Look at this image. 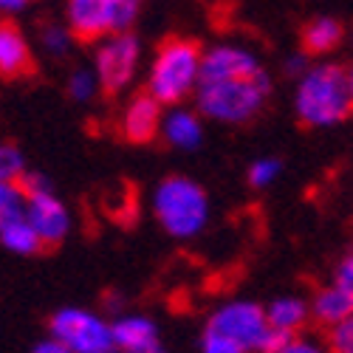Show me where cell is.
I'll use <instances>...</instances> for the list:
<instances>
[{
  "label": "cell",
  "instance_id": "obj_18",
  "mask_svg": "<svg viewBox=\"0 0 353 353\" xmlns=\"http://www.w3.org/2000/svg\"><path fill=\"white\" fill-rule=\"evenodd\" d=\"M26 172L23 153L14 144H0V184H17Z\"/></svg>",
  "mask_w": 353,
  "mask_h": 353
},
{
  "label": "cell",
  "instance_id": "obj_30",
  "mask_svg": "<svg viewBox=\"0 0 353 353\" xmlns=\"http://www.w3.org/2000/svg\"><path fill=\"white\" fill-rule=\"evenodd\" d=\"M347 88H350V99H353V65L347 68Z\"/></svg>",
  "mask_w": 353,
  "mask_h": 353
},
{
  "label": "cell",
  "instance_id": "obj_11",
  "mask_svg": "<svg viewBox=\"0 0 353 353\" xmlns=\"http://www.w3.org/2000/svg\"><path fill=\"white\" fill-rule=\"evenodd\" d=\"M161 105L150 97V94H141L136 99L128 102L125 113H122V133L128 141L133 144H144V141H150L159 128H161Z\"/></svg>",
  "mask_w": 353,
  "mask_h": 353
},
{
  "label": "cell",
  "instance_id": "obj_14",
  "mask_svg": "<svg viewBox=\"0 0 353 353\" xmlns=\"http://www.w3.org/2000/svg\"><path fill=\"white\" fill-rule=\"evenodd\" d=\"M311 316L316 322H322V325H339V322H345L347 316H353V294L342 291L339 285H328L316 291V297L311 300Z\"/></svg>",
  "mask_w": 353,
  "mask_h": 353
},
{
  "label": "cell",
  "instance_id": "obj_29",
  "mask_svg": "<svg viewBox=\"0 0 353 353\" xmlns=\"http://www.w3.org/2000/svg\"><path fill=\"white\" fill-rule=\"evenodd\" d=\"M28 0H0V12H20Z\"/></svg>",
  "mask_w": 353,
  "mask_h": 353
},
{
  "label": "cell",
  "instance_id": "obj_21",
  "mask_svg": "<svg viewBox=\"0 0 353 353\" xmlns=\"http://www.w3.org/2000/svg\"><path fill=\"white\" fill-rule=\"evenodd\" d=\"M71 37L74 34L63 26H46L40 32V43L51 57H63L68 51V46H71Z\"/></svg>",
  "mask_w": 353,
  "mask_h": 353
},
{
  "label": "cell",
  "instance_id": "obj_4",
  "mask_svg": "<svg viewBox=\"0 0 353 353\" xmlns=\"http://www.w3.org/2000/svg\"><path fill=\"white\" fill-rule=\"evenodd\" d=\"M153 212L172 238H195L210 221V198L192 179L170 175L153 192Z\"/></svg>",
  "mask_w": 353,
  "mask_h": 353
},
{
  "label": "cell",
  "instance_id": "obj_6",
  "mask_svg": "<svg viewBox=\"0 0 353 353\" xmlns=\"http://www.w3.org/2000/svg\"><path fill=\"white\" fill-rule=\"evenodd\" d=\"M141 0H68V32L79 40H105L130 32Z\"/></svg>",
  "mask_w": 353,
  "mask_h": 353
},
{
  "label": "cell",
  "instance_id": "obj_8",
  "mask_svg": "<svg viewBox=\"0 0 353 353\" xmlns=\"http://www.w3.org/2000/svg\"><path fill=\"white\" fill-rule=\"evenodd\" d=\"M139 57H141V46L136 40V34H130V32L110 34V37L99 40V48H97L99 88H105L110 94L128 88L139 68Z\"/></svg>",
  "mask_w": 353,
  "mask_h": 353
},
{
  "label": "cell",
  "instance_id": "obj_23",
  "mask_svg": "<svg viewBox=\"0 0 353 353\" xmlns=\"http://www.w3.org/2000/svg\"><path fill=\"white\" fill-rule=\"evenodd\" d=\"M201 353H246V350L238 342H232V339L207 328V334H203V339H201Z\"/></svg>",
  "mask_w": 353,
  "mask_h": 353
},
{
  "label": "cell",
  "instance_id": "obj_31",
  "mask_svg": "<svg viewBox=\"0 0 353 353\" xmlns=\"http://www.w3.org/2000/svg\"><path fill=\"white\" fill-rule=\"evenodd\" d=\"M339 353H353V345H350V347H345V350H339Z\"/></svg>",
  "mask_w": 353,
  "mask_h": 353
},
{
  "label": "cell",
  "instance_id": "obj_26",
  "mask_svg": "<svg viewBox=\"0 0 353 353\" xmlns=\"http://www.w3.org/2000/svg\"><path fill=\"white\" fill-rule=\"evenodd\" d=\"M280 353H322V347L316 345V342H311V339H300V336H291L283 347H280Z\"/></svg>",
  "mask_w": 353,
  "mask_h": 353
},
{
  "label": "cell",
  "instance_id": "obj_1",
  "mask_svg": "<svg viewBox=\"0 0 353 353\" xmlns=\"http://www.w3.org/2000/svg\"><path fill=\"white\" fill-rule=\"evenodd\" d=\"M272 94V79L243 46H215L203 54L195 102L215 122L241 125L263 110Z\"/></svg>",
  "mask_w": 353,
  "mask_h": 353
},
{
  "label": "cell",
  "instance_id": "obj_3",
  "mask_svg": "<svg viewBox=\"0 0 353 353\" xmlns=\"http://www.w3.org/2000/svg\"><path fill=\"white\" fill-rule=\"evenodd\" d=\"M203 54L190 40H167L150 65V79H147V94L159 105H179L190 94H195L198 77H201Z\"/></svg>",
  "mask_w": 353,
  "mask_h": 353
},
{
  "label": "cell",
  "instance_id": "obj_5",
  "mask_svg": "<svg viewBox=\"0 0 353 353\" xmlns=\"http://www.w3.org/2000/svg\"><path fill=\"white\" fill-rule=\"evenodd\" d=\"M210 331L238 342L246 353H280V347L291 339L269 325L266 311L257 303H246V300L221 305L210 319Z\"/></svg>",
  "mask_w": 353,
  "mask_h": 353
},
{
  "label": "cell",
  "instance_id": "obj_27",
  "mask_svg": "<svg viewBox=\"0 0 353 353\" xmlns=\"http://www.w3.org/2000/svg\"><path fill=\"white\" fill-rule=\"evenodd\" d=\"M308 57L305 54H297V57H291V60L285 63V74H294V77H303L308 71Z\"/></svg>",
  "mask_w": 353,
  "mask_h": 353
},
{
  "label": "cell",
  "instance_id": "obj_16",
  "mask_svg": "<svg viewBox=\"0 0 353 353\" xmlns=\"http://www.w3.org/2000/svg\"><path fill=\"white\" fill-rule=\"evenodd\" d=\"M342 37H345V28L334 17H314L303 28L305 54H328V51H334L342 43Z\"/></svg>",
  "mask_w": 353,
  "mask_h": 353
},
{
  "label": "cell",
  "instance_id": "obj_2",
  "mask_svg": "<svg viewBox=\"0 0 353 353\" xmlns=\"http://www.w3.org/2000/svg\"><path fill=\"white\" fill-rule=\"evenodd\" d=\"M294 110H297L300 122L308 128H334L345 122L353 110L347 71L331 63L311 65L300 77Z\"/></svg>",
  "mask_w": 353,
  "mask_h": 353
},
{
  "label": "cell",
  "instance_id": "obj_22",
  "mask_svg": "<svg viewBox=\"0 0 353 353\" xmlns=\"http://www.w3.org/2000/svg\"><path fill=\"white\" fill-rule=\"evenodd\" d=\"M280 161L277 159H257L252 167H249V184L252 187H269L280 179Z\"/></svg>",
  "mask_w": 353,
  "mask_h": 353
},
{
  "label": "cell",
  "instance_id": "obj_15",
  "mask_svg": "<svg viewBox=\"0 0 353 353\" xmlns=\"http://www.w3.org/2000/svg\"><path fill=\"white\" fill-rule=\"evenodd\" d=\"M308 303L300 300V297H280L269 305L266 311V319H269V325L283 334V336H297V331L305 325V319H308Z\"/></svg>",
  "mask_w": 353,
  "mask_h": 353
},
{
  "label": "cell",
  "instance_id": "obj_19",
  "mask_svg": "<svg viewBox=\"0 0 353 353\" xmlns=\"http://www.w3.org/2000/svg\"><path fill=\"white\" fill-rule=\"evenodd\" d=\"M26 210V195L17 184H0V226L9 223L12 218L23 215Z\"/></svg>",
  "mask_w": 353,
  "mask_h": 353
},
{
  "label": "cell",
  "instance_id": "obj_10",
  "mask_svg": "<svg viewBox=\"0 0 353 353\" xmlns=\"http://www.w3.org/2000/svg\"><path fill=\"white\" fill-rule=\"evenodd\" d=\"M116 353H164L156 325L147 316H119L113 322Z\"/></svg>",
  "mask_w": 353,
  "mask_h": 353
},
{
  "label": "cell",
  "instance_id": "obj_9",
  "mask_svg": "<svg viewBox=\"0 0 353 353\" xmlns=\"http://www.w3.org/2000/svg\"><path fill=\"white\" fill-rule=\"evenodd\" d=\"M26 221L32 223V229L37 232V238L43 246L60 243L68 229H71V215L65 210V203L57 198L51 190L48 192H34L26 195V210H23Z\"/></svg>",
  "mask_w": 353,
  "mask_h": 353
},
{
  "label": "cell",
  "instance_id": "obj_7",
  "mask_svg": "<svg viewBox=\"0 0 353 353\" xmlns=\"http://www.w3.org/2000/svg\"><path fill=\"white\" fill-rule=\"evenodd\" d=\"M51 339L68 353H116L113 325L85 308H63L51 316Z\"/></svg>",
  "mask_w": 353,
  "mask_h": 353
},
{
  "label": "cell",
  "instance_id": "obj_17",
  "mask_svg": "<svg viewBox=\"0 0 353 353\" xmlns=\"http://www.w3.org/2000/svg\"><path fill=\"white\" fill-rule=\"evenodd\" d=\"M0 243L14 254H34V252L43 249L37 232L32 229V223L26 221V215H17L9 223L0 226Z\"/></svg>",
  "mask_w": 353,
  "mask_h": 353
},
{
  "label": "cell",
  "instance_id": "obj_20",
  "mask_svg": "<svg viewBox=\"0 0 353 353\" xmlns=\"http://www.w3.org/2000/svg\"><path fill=\"white\" fill-rule=\"evenodd\" d=\"M99 88V79H97V71H88V68H77L68 79V94L77 99V102H88L94 99Z\"/></svg>",
  "mask_w": 353,
  "mask_h": 353
},
{
  "label": "cell",
  "instance_id": "obj_28",
  "mask_svg": "<svg viewBox=\"0 0 353 353\" xmlns=\"http://www.w3.org/2000/svg\"><path fill=\"white\" fill-rule=\"evenodd\" d=\"M34 353H68L63 345H57L54 339H48V342H40L37 347H34Z\"/></svg>",
  "mask_w": 353,
  "mask_h": 353
},
{
  "label": "cell",
  "instance_id": "obj_24",
  "mask_svg": "<svg viewBox=\"0 0 353 353\" xmlns=\"http://www.w3.org/2000/svg\"><path fill=\"white\" fill-rule=\"evenodd\" d=\"M350 345H353V316H347L345 322H339V325L331 328V347H334V353H339V350H345Z\"/></svg>",
  "mask_w": 353,
  "mask_h": 353
},
{
  "label": "cell",
  "instance_id": "obj_12",
  "mask_svg": "<svg viewBox=\"0 0 353 353\" xmlns=\"http://www.w3.org/2000/svg\"><path fill=\"white\" fill-rule=\"evenodd\" d=\"M34 68L32 46L14 23H0V77L17 79Z\"/></svg>",
  "mask_w": 353,
  "mask_h": 353
},
{
  "label": "cell",
  "instance_id": "obj_25",
  "mask_svg": "<svg viewBox=\"0 0 353 353\" xmlns=\"http://www.w3.org/2000/svg\"><path fill=\"white\" fill-rule=\"evenodd\" d=\"M334 285H339L342 291L353 294V254H347V257L339 260V266L334 272Z\"/></svg>",
  "mask_w": 353,
  "mask_h": 353
},
{
  "label": "cell",
  "instance_id": "obj_13",
  "mask_svg": "<svg viewBox=\"0 0 353 353\" xmlns=\"http://www.w3.org/2000/svg\"><path fill=\"white\" fill-rule=\"evenodd\" d=\"M161 133H164L167 144L179 147V150H195V147L201 144L203 128H201L198 113L184 110V108H175V110H170L161 119Z\"/></svg>",
  "mask_w": 353,
  "mask_h": 353
}]
</instances>
